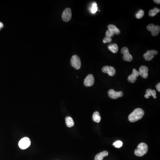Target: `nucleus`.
<instances>
[{"label":"nucleus","instance_id":"nucleus-2","mask_svg":"<svg viewBox=\"0 0 160 160\" xmlns=\"http://www.w3.org/2000/svg\"><path fill=\"white\" fill-rule=\"evenodd\" d=\"M148 147L145 143H141L137 147L134 151L135 155L138 157H142L147 153Z\"/></svg>","mask_w":160,"mask_h":160},{"label":"nucleus","instance_id":"nucleus-17","mask_svg":"<svg viewBox=\"0 0 160 160\" xmlns=\"http://www.w3.org/2000/svg\"><path fill=\"white\" fill-rule=\"evenodd\" d=\"M108 49L113 53H117L118 51V46L116 44H111L108 46Z\"/></svg>","mask_w":160,"mask_h":160},{"label":"nucleus","instance_id":"nucleus-20","mask_svg":"<svg viewBox=\"0 0 160 160\" xmlns=\"http://www.w3.org/2000/svg\"><path fill=\"white\" fill-rule=\"evenodd\" d=\"M98 7H97V4L96 2H94L92 4L91 6L90 7V12L92 14H96V12L98 10Z\"/></svg>","mask_w":160,"mask_h":160},{"label":"nucleus","instance_id":"nucleus-9","mask_svg":"<svg viewBox=\"0 0 160 160\" xmlns=\"http://www.w3.org/2000/svg\"><path fill=\"white\" fill-rule=\"evenodd\" d=\"M109 97L112 99H116L121 97L123 95V93L121 91L116 92L114 89H111L108 92Z\"/></svg>","mask_w":160,"mask_h":160},{"label":"nucleus","instance_id":"nucleus-5","mask_svg":"<svg viewBox=\"0 0 160 160\" xmlns=\"http://www.w3.org/2000/svg\"><path fill=\"white\" fill-rule=\"evenodd\" d=\"M121 52L122 54H123L124 56L123 57V59L125 61L128 62H131L133 59V57L130 54L129 52V49L126 47L122 48L121 50Z\"/></svg>","mask_w":160,"mask_h":160},{"label":"nucleus","instance_id":"nucleus-10","mask_svg":"<svg viewBox=\"0 0 160 160\" xmlns=\"http://www.w3.org/2000/svg\"><path fill=\"white\" fill-rule=\"evenodd\" d=\"M102 71L105 74H107L109 76L113 77L116 74V70L112 66H105L102 69Z\"/></svg>","mask_w":160,"mask_h":160},{"label":"nucleus","instance_id":"nucleus-24","mask_svg":"<svg viewBox=\"0 0 160 160\" xmlns=\"http://www.w3.org/2000/svg\"><path fill=\"white\" fill-rule=\"evenodd\" d=\"M112 41V39L111 37H105L104 39L103 40V42L104 43H110Z\"/></svg>","mask_w":160,"mask_h":160},{"label":"nucleus","instance_id":"nucleus-22","mask_svg":"<svg viewBox=\"0 0 160 160\" xmlns=\"http://www.w3.org/2000/svg\"><path fill=\"white\" fill-rule=\"evenodd\" d=\"M145 14V12L143 10H140L139 11L138 13H137L136 14V18H137V19H139L142 18L143 17L144 15Z\"/></svg>","mask_w":160,"mask_h":160},{"label":"nucleus","instance_id":"nucleus-6","mask_svg":"<svg viewBox=\"0 0 160 160\" xmlns=\"http://www.w3.org/2000/svg\"><path fill=\"white\" fill-rule=\"evenodd\" d=\"M147 29L148 31L151 33V34L153 36H157L160 33V27L158 25L155 26L153 24L148 25L147 26Z\"/></svg>","mask_w":160,"mask_h":160},{"label":"nucleus","instance_id":"nucleus-13","mask_svg":"<svg viewBox=\"0 0 160 160\" xmlns=\"http://www.w3.org/2000/svg\"><path fill=\"white\" fill-rule=\"evenodd\" d=\"M148 68L147 66L144 65L141 66L139 70L140 76L143 78H147L148 77Z\"/></svg>","mask_w":160,"mask_h":160},{"label":"nucleus","instance_id":"nucleus-8","mask_svg":"<svg viewBox=\"0 0 160 160\" xmlns=\"http://www.w3.org/2000/svg\"><path fill=\"white\" fill-rule=\"evenodd\" d=\"M157 53H158V52L156 50H148L144 54L143 57L146 60L150 61L153 60L154 56L156 55Z\"/></svg>","mask_w":160,"mask_h":160},{"label":"nucleus","instance_id":"nucleus-18","mask_svg":"<svg viewBox=\"0 0 160 160\" xmlns=\"http://www.w3.org/2000/svg\"><path fill=\"white\" fill-rule=\"evenodd\" d=\"M65 123L67 127L71 128L74 125V122L73 118L70 116H67L65 118Z\"/></svg>","mask_w":160,"mask_h":160},{"label":"nucleus","instance_id":"nucleus-4","mask_svg":"<svg viewBox=\"0 0 160 160\" xmlns=\"http://www.w3.org/2000/svg\"><path fill=\"white\" fill-rule=\"evenodd\" d=\"M31 141L29 138L25 137L21 139L18 143V146L20 148L22 149H25L30 146Z\"/></svg>","mask_w":160,"mask_h":160},{"label":"nucleus","instance_id":"nucleus-23","mask_svg":"<svg viewBox=\"0 0 160 160\" xmlns=\"http://www.w3.org/2000/svg\"><path fill=\"white\" fill-rule=\"evenodd\" d=\"M113 146L116 148H120L123 146V142L121 141H117L113 143Z\"/></svg>","mask_w":160,"mask_h":160},{"label":"nucleus","instance_id":"nucleus-27","mask_svg":"<svg viewBox=\"0 0 160 160\" xmlns=\"http://www.w3.org/2000/svg\"><path fill=\"white\" fill-rule=\"evenodd\" d=\"M155 3H157V4H160V0H154L153 1Z\"/></svg>","mask_w":160,"mask_h":160},{"label":"nucleus","instance_id":"nucleus-12","mask_svg":"<svg viewBox=\"0 0 160 160\" xmlns=\"http://www.w3.org/2000/svg\"><path fill=\"white\" fill-rule=\"evenodd\" d=\"M94 78L92 74H89L84 79V84L85 86L91 87L94 83Z\"/></svg>","mask_w":160,"mask_h":160},{"label":"nucleus","instance_id":"nucleus-25","mask_svg":"<svg viewBox=\"0 0 160 160\" xmlns=\"http://www.w3.org/2000/svg\"><path fill=\"white\" fill-rule=\"evenodd\" d=\"M114 34V33H112V32L110 31H109V30H107V31L106 32V37H111V38L112 37H113Z\"/></svg>","mask_w":160,"mask_h":160},{"label":"nucleus","instance_id":"nucleus-28","mask_svg":"<svg viewBox=\"0 0 160 160\" xmlns=\"http://www.w3.org/2000/svg\"><path fill=\"white\" fill-rule=\"evenodd\" d=\"M3 27V24H2V23H1V22H0V29H1V28Z\"/></svg>","mask_w":160,"mask_h":160},{"label":"nucleus","instance_id":"nucleus-14","mask_svg":"<svg viewBox=\"0 0 160 160\" xmlns=\"http://www.w3.org/2000/svg\"><path fill=\"white\" fill-rule=\"evenodd\" d=\"M150 96H153L154 99H156V92L155 90H152L151 89H148L146 90V93L144 97L146 99H148Z\"/></svg>","mask_w":160,"mask_h":160},{"label":"nucleus","instance_id":"nucleus-15","mask_svg":"<svg viewBox=\"0 0 160 160\" xmlns=\"http://www.w3.org/2000/svg\"><path fill=\"white\" fill-rule=\"evenodd\" d=\"M108 30L114 34H119L120 33V30L114 25H110L108 26Z\"/></svg>","mask_w":160,"mask_h":160},{"label":"nucleus","instance_id":"nucleus-21","mask_svg":"<svg viewBox=\"0 0 160 160\" xmlns=\"http://www.w3.org/2000/svg\"><path fill=\"white\" fill-rule=\"evenodd\" d=\"M160 11V9L155 7L153 10H151L149 11V13H148V15L150 16V17H154L157 13H159Z\"/></svg>","mask_w":160,"mask_h":160},{"label":"nucleus","instance_id":"nucleus-29","mask_svg":"<svg viewBox=\"0 0 160 160\" xmlns=\"http://www.w3.org/2000/svg\"></svg>","mask_w":160,"mask_h":160},{"label":"nucleus","instance_id":"nucleus-11","mask_svg":"<svg viewBox=\"0 0 160 160\" xmlns=\"http://www.w3.org/2000/svg\"><path fill=\"white\" fill-rule=\"evenodd\" d=\"M140 76V74L139 71H137L136 69H133V73L128 78L129 82L131 83H133L136 82L138 77Z\"/></svg>","mask_w":160,"mask_h":160},{"label":"nucleus","instance_id":"nucleus-3","mask_svg":"<svg viewBox=\"0 0 160 160\" xmlns=\"http://www.w3.org/2000/svg\"><path fill=\"white\" fill-rule=\"evenodd\" d=\"M71 64L72 67L76 69H79L81 67V61L80 57L76 55L73 56L71 58Z\"/></svg>","mask_w":160,"mask_h":160},{"label":"nucleus","instance_id":"nucleus-16","mask_svg":"<svg viewBox=\"0 0 160 160\" xmlns=\"http://www.w3.org/2000/svg\"><path fill=\"white\" fill-rule=\"evenodd\" d=\"M109 155V153L107 151H104L102 152L97 154L95 156L94 160H103V158Z\"/></svg>","mask_w":160,"mask_h":160},{"label":"nucleus","instance_id":"nucleus-7","mask_svg":"<svg viewBox=\"0 0 160 160\" xmlns=\"http://www.w3.org/2000/svg\"><path fill=\"white\" fill-rule=\"evenodd\" d=\"M72 18V11L69 8H66L63 11L62 15L63 20L65 22H68L71 20Z\"/></svg>","mask_w":160,"mask_h":160},{"label":"nucleus","instance_id":"nucleus-1","mask_svg":"<svg viewBox=\"0 0 160 160\" xmlns=\"http://www.w3.org/2000/svg\"><path fill=\"white\" fill-rule=\"evenodd\" d=\"M145 112L142 109L137 108L129 115L128 118L131 122H134L139 120L142 118Z\"/></svg>","mask_w":160,"mask_h":160},{"label":"nucleus","instance_id":"nucleus-26","mask_svg":"<svg viewBox=\"0 0 160 160\" xmlns=\"http://www.w3.org/2000/svg\"><path fill=\"white\" fill-rule=\"evenodd\" d=\"M156 89H157V91H158L159 92H160V83H159L157 84V85H156Z\"/></svg>","mask_w":160,"mask_h":160},{"label":"nucleus","instance_id":"nucleus-19","mask_svg":"<svg viewBox=\"0 0 160 160\" xmlns=\"http://www.w3.org/2000/svg\"><path fill=\"white\" fill-rule=\"evenodd\" d=\"M93 120L94 122L99 123L101 121V117L98 112H95L93 115Z\"/></svg>","mask_w":160,"mask_h":160}]
</instances>
